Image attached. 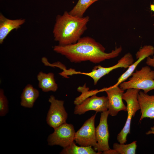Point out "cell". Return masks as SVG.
<instances>
[{
    "label": "cell",
    "mask_w": 154,
    "mask_h": 154,
    "mask_svg": "<svg viewBox=\"0 0 154 154\" xmlns=\"http://www.w3.org/2000/svg\"><path fill=\"white\" fill-rule=\"evenodd\" d=\"M121 46H116L109 53L94 38L88 36L81 37L76 43L67 45H55L53 50L55 52L66 57L70 62L75 63L90 61L94 64L118 56L122 50Z\"/></svg>",
    "instance_id": "cell-1"
},
{
    "label": "cell",
    "mask_w": 154,
    "mask_h": 154,
    "mask_svg": "<svg viewBox=\"0 0 154 154\" xmlns=\"http://www.w3.org/2000/svg\"><path fill=\"white\" fill-rule=\"evenodd\" d=\"M89 20L88 16L79 17L67 11L57 15L53 30L54 40L61 46L76 43L87 30Z\"/></svg>",
    "instance_id": "cell-2"
},
{
    "label": "cell",
    "mask_w": 154,
    "mask_h": 154,
    "mask_svg": "<svg viewBox=\"0 0 154 154\" xmlns=\"http://www.w3.org/2000/svg\"><path fill=\"white\" fill-rule=\"evenodd\" d=\"M127 81L120 83V88L124 90L130 88L141 90L147 93L154 90V70L147 65L133 72Z\"/></svg>",
    "instance_id": "cell-3"
},
{
    "label": "cell",
    "mask_w": 154,
    "mask_h": 154,
    "mask_svg": "<svg viewBox=\"0 0 154 154\" xmlns=\"http://www.w3.org/2000/svg\"><path fill=\"white\" fill-rule=\"evenodd\" d=\"M140 90L133 88L126 90L123 95V99L127 103V116L125 125L121 131L118 134L117 139L121 144H125L127 141V137L130 133L131 119L134 117L136 112L140 110L138 100V95Z\"/></svg>",
    "instance_id": "cell-4"
},
{
    "label": "cell",
    "mask_w": 154,
    "mask_h": 154,
    "mask_svg": "<svg viewBox=\"0 0 154 154\" xmlns=\"http://www.w3.org/2000/svg\"><path fill=\"white\" fill-rule=\"evenodd\" d=\"M134 59L132 54L130 52L125 54L116 64L109 67H104L99 65L94 67L92 71L89 72L77 71L74 72V74H82L88 76L93 80L94 84L96 85L99 80L102 77L115 69L119 68H128L133 63Z\"/></svg>",
    "instance_id": "cell-5"
},
{
    "label": "cell",
    "mask_w": 154,
    "mask_h": 154,
    "mask_svg": "<svg viewBox=\"0 0 154 154\" xmlns=\"http://www.w3.org/2000/svg\"><path fill=\"white\" fill-rule=\"evenodd\" d=\"M54 129V132L48 137V145H58L64 148L74 141L76 132L72 124L66 122Z\"/></svg>",
    "instance_id": "cell-6"
},
{
    "label": "cell",
    "mask_w": 154,
    "mask_h": 154,
    "mask_svg": "<svg viewBox=\"0 0 154 154\" xmlns=\"http://www.w3.org/2000/svg\"><path fill=\"white\" fill-rule=\"evenodd\" d=\"M48 101L50 105L47 115L46 122L54 129L66 122L68 114L64 106V101L56 99L52 95Z\"/></svg>",
    "instance_id": "cell-7"
},
{
    "label": "cell",
    "mask_w": 154,
    "mask_h": 154,
    "mask_svg": "<svg viewBox=\"0 0 154 154\" xmlns=\"http://www.w3.org/2000/svg\"><path fill=\"white\" fill-rule=\"evenodd\" d=\"M97 112L86 120L75 132L74 141L81 146L95 147L97 143L95 120Z\"/></svg>",
    "instance_id": "cell-8"
},
{
    "label": "cell",
    "mask_w": 154,
    "mask_h": 154,
    "mask_svg": "<svg viewBox=\"0 0 154 154\" xmlns=\"http://www.w3.org/2000/svg\"><path fill=\"white\" fill-rule=\"evenodd\" d=\"M103 89L107 95L108 110L109 115L115 116L120 111H127V107L123 101V95L124 90L121 88L119 86L114 85Z\"/></svg>",
    "instance_id": "cell-9"
},
{
    "label": "cell",
    "mask_w": 154,
    "mask_h": 154,
    "mask_svg": "<svg viewBox=\"0 0 154 154\" xmlns=\"http://www.w3.org/2000/svg\"><path fill=\"white\" fill-rule=\"evenodd\" d=\"M109 115L108 110L102 112L99 124L96 128L97 143L93 149L99 154L110 149L108 143L109 133L107 122Z\"/></svg>",
    "instance_id": "cell-10"
},
{
    "label": "cell",
    "mask_w": 154,
    "mask_h": 154,
    "mask_svg": "<svg viewBox=\"0 0 154 154\" xmlns=\"http://www.w3.org/2000/svg\"><path fill=\"white\" fill-rule=\"evenodd\" d=\"M108 100L107 97H98L94 94L79 104L76 105L74 113L82 115L86 112L93 110L96 112H102L108 110Z\"/></svg>",
    "instance_id": "cell-11"
},
{
    "label": "cell",
    "mask_w": 154,
    "mask_h": 154,
    "mask_svg": "<svg viewBox=\"0 0 154 154\" xmlns=\"http://www.w3.org/2000/svg\"><path fill=\"white\" fill-rule=\"evenodd\" d=\"M154 54V47L151 45H145L139 49L135 54L137 60L130 65L127 70L118 79L114 85L119 86L121 83L125 81L134 72L138 65L142 60Z\"/></svg>",
    "instance_id": "cell-12"
},
{
    "label": "cell",
    "mask_w": 154,
    "mask_h": 154,
    "mask_svg": "<svg viewBox=\"0 0 154 154\" xmlns=\"http://www.w3.org/2000/svg\"><path fill=\"white\" fill-rule=\"evenodd\" d=\"M138 100L141 114L139 121L145 118L154 119V95H149L140 91Z\"/></svg>",
    "instance_id": "cell-13"
},
{
    "label": "cell",
    "mask_w": 154,
    "mask_h": 154,
    "mask_svg": "<svg viewBox=\"0 0 154 154\" xmlns=\"http://www.w3.org/2000/svg\"><path fill=\"white\" fill-rule=\"evenodd\" d=\"M25 22V19H11L0 14V44H2L9 33L19 28Z\"/></svg>",
    "instance_id": "cell-14"
},
{
    "label": "cell",
    "mask_w": 154,
    "mask_h": 154,
    "mask_svg": "<svg viewBox=\"0 0 154 154\" xmlns=\"http://www.w3.org/2000/svg\"><path fill=\"white\" fill-rule=\"evenodd\" d=\"M37 78L38 81V87L43 92H55L58 89V85L56 82L53 73H46L40 71L37 74Z\"/></svg>",
    "instance_id": "cell-15"
},
{
    "label": "cell",
    "mask_w": 154,
    "mask_h": 154,
    "mask_svg": "<svg viewBox=\"0 0 154 154\" xmlns=\"http://www.w3.org/2000/svg\"><path fill=\"white\" fill-rule=\"evenodd\" d=\"M39 95L38 90L31 84H28L23 90L21 98V105L27 108H32Z\"/></svg>",
    "instance_id": "cell-16"
},
{
    "label": "cell",
    "mask_w": 154,
    "mask_h": 154,
    "mask_svg": "<svg viewBox=\"0 0 154 154\" xmlns=\"http://www.w3.org/2000/svg\"><path fill=\"white\" fill-rule=\"evenodd\" d=\"M137 141L128 144L115 143L113 145V149H110L104 151L106 154H135L137 147Z\"/></svg>",
    "instance_id": "cell-17"
},
{
    "label": "cell",
    "mask_w": 154,
    "mask_h": 154,
    "mask_svg": "<svg viewBox=\"0 0 154 154\" xmlns=\"http://www.w3.org/2000/svg\"><path fill=\"white\" fill-rule=\"evenodd\" d=\"M61 154H98L91 146H78L73 142L60 152Z\"/></svg>",
    "instance_id": "cell-18"
},
{
    "label": "cell",
    "mask_w": 154,
    "mask_h": 154,
    "mask_svg": "<svg viewBox=\"0 0 154 154\" xmlns=\"http://www.w3.org/2000/svg\"><path fill=\"white\" fill-rule=\"evenodd\" d=\"M98 0H78L76 4L69 12L72 15L82 17L88 8Z\"/></svg>",
    "instance_id": "cell-19"
},
{
    "label": "cell",
    "mask_w": 154,
    "mask_h": 154,
    "mask_svg": "<svg viewBox=\"0 0 154 154\" xmlns=\"http://www.w3.org/2000/svg\"><path fill=\"white\" fill-rule=\"evenodd\" d=\"M9 112L8 101L3 90L0 89V116H5Z\"/></svg>",
    "instance_id": "cell-20"
},
{
    "label": "cell",
    "mask_w": 154,
    "mask_h": 154,
    "mask_svg": "<svg viewBox=\"0 0 154 154\" xmlns=\"http://www.w3.org/2000/svg\"><path fill=\"white\" fill-rule=\"evenodd\" d=\"M146 63L147 65L153 67L154 68V56L151 58L150 56L147 58Z\"/></svg>",
    "instance_id": "cell-21"
},
{
    "label": "cell",
    "mask_w": 154,
    "mask_h": 154,
    "mask_svg": "<svg viewBox=\"0 0 154 154\" xmlns=\"http://www.w3.org/2000/svg\"><path fill=\"white\" fill-rule=\"evenodd\" d=\"M146 134L147 135L150 134H154V126L151 127L150 130L148 132L146 133Z\"/></svg>",
    "instance_id": "cell-22"
}]
</instances>
